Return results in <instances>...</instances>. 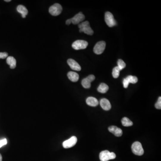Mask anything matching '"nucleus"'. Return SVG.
<instances>
[{
	"label": "nucleus",
	"instance_id": "20",
	"mask_svg": "<svg viewBox=\"0 0 161 161\" xmlns=\"http://www.w3.org/2000/svg\"><path fill=\"white\" fill-rule=\"evenodd\" d=\"M122 125L125 127H129L133 125V123L129 118L127 117H124L121 120Z\"/></svg>",
	"mask_w": 161,
	"mask_h": 161
},
{
	"label": "nucleus",
	"instance_id": "21",
	"mask_svg": "<svg viewBox=\"0 0 161 161\" xmlns=\"http://www.w3.org/2000/svg\"><path fill=\"white\" fill-rule=\"evenodd\" d=\"M121 69L119 68L118 66L115 67L112 70V76L114 78H118L120 75V72L121 71Z\"/></svg>",
	"mask_w": 161,
	"mask_h": 161
},
{
	"label": "nucleus",
	"instance_id": "12",
	"mask_svg": "<svg viewBox=\"0 0 161 161\" xmlns=\"http://www.w3.org/2000/svg\"><path fill=\"white\" fill-rule=\"evenodd\" d=\"M67 63L68 65L73 70L77 71H79L81 70V67L80 66V65L74 60L69 59L68 60Z\"/></svg>",
	"mask_w": 161,
	"mask_h": 161
},
{
	"label": "nucleus",
	"instance_id": "27",
	"mask_svg": "<svg viewBox=\"0 0 161 161\" xmlns=\"http://www.w3.org/2000/svg\"><path fill=\"white\" fill-rule=\"evenodd\" d=\"M2 156H1V154H0V161H2Z\"/></svg>",
	"mask_w": 161,
	"mask_h": 161
},
{
	"label": "nucleus",
	"instance_id": "3",
	"mask_svg": "<svg viewBox=\"0 0 161 161\" xmlns=\"http://www.w3.org/2000/svg\"><path fill=\"white\" fill-rule=\"evenodd\" d=\"M132 150L133 154L138 156L142 155L144 153L142 145L139 141H136L133 143L132 146Z\"/></svg>",
	"mask_w": 161,
	"mask_h": 161
},
{
	"label": "nucleus",
	"instance_id": "18",
	"mask_svg": "<svg viewBox=\"0 0 161 161\" xmlns=\"http://www.w3.org/2000/svg\"><path fill=\"white\" fill-rule=\"evenodd\" d=\"M7 62L8 65L10 66V68L14 69L16 66V60L13 57H8L7 58Z\"/></svg>",
	"mask_w": 161,
	"mask_h": 161
},
{
	"label": "nucleus",
	"instance_id": "23",
	"mask_svg": "<svg viewBox=\"0 0 161 161\" xmlns=\"http://www.w3.org/2000/svg\"><path fill=\"white\" fill-rule=\"evenodd\" d=\"M155 107L157 109H161V97H159L158 98L157 102L155 104Z\"/></svg>",
	"mask_w": 161,
	"mask_h": 161
},
{
	"label": "nucleus",
	"instance_id": "24",
	"mask_svg": "<svg viewBox=\"0 0 161 161\" xmlns=\"http://www.w3.org/2000/svg\"><path fill=\"white\" fill-rule=\"evenodd\" d=\"M7 139L5 138L0 140V148L7 145Z\"/></svg>",
	"mask_w": 161,
	"mask_h": 161
},
{
	"label": "nucleus",
	"instance_id": "16",
	"mask_svg": "<svg viewBox=\"0 0 161 161\" xmlns=\"http://www.w3.org/2000/svg\"><path fill=\"white\" fill-rule=\"evenodd\" d=\"M17 10L18 13L22 15L23 18H25L26 16L28 14V10L23 5H19L17 8Z\"/></svg>",
	"mask_w": 161,
	"mask_h": 161
},
{
	"label": "nucleus",
	"instance_id": "5",
	"mask_svg": "<svg viewBox=\"0 0 161 161\" xmlns=\"http://www.w3.org/2000/svg\"><path fill=\"white\" fill-rule=\"evenodd\" d=\"M88 45L87 42L82 40H77L73 43L72 48L75 50L84 49H86Z\"/></svg>",
	"mask_w": 161,
	"mask_h": 161
},
{
	"label": "nucleus",
	"instance_id": "22",
	"mask_svg": "<svg viewBox=\"0 0 161 161\" xmlns=\"http://www.w3.org/2000/svg\"><path fill=\"white\" fill-rule=\"evenodd\" d=\"M117 65H118V67L121 69V70H122L126 67V64H125V62L121 59H119L118 60Z\"/></svg>",
	"mask_w": 161,
	"mask_h": 161
},
{
	"label": "nucleus",
	"instance_id": "19",
	"mask_svg": "<svg viewBox=\"0 0 161 161\" xmlns=\"http://www.w3.org/2000/svg\"><path fill=\"white\" fill-rule=\"evenodd\" d=\"M109 89V87L107 84L104 83H101L99 85V87L98 88V91L100 93H106Z\"/></svg>",
	"mask_w": 161,
	"mask_h": 161
},
{
	"label": "nucleus",
	"instance_id": "11",
	"mask_svg": "<svg viewBox=\"0 0 161 161\" xmlns=\"http://www.w3.org/2000/svg\"><path fill=\"white\" fill-rule=\"evenodd\" d=\"M85 15L82 12L76 14L73 18H71V22L74 25L78 24L85 19Z\"/></svg>",
	"mask_w": 161,
	"mask_h": 161
},
{
	"label": "nucleus",
	"instance_id": "28",
	"mask_svg": "<svg viewBox=\"0 0 161 161\" xmlns=\"http://www.w3.org/2000/svg\"><path fill=\"white\" fill-rule=\"evenodd\" d=\"M5 1H6V2H10V1H10V0H8V1L5 0Z\"/></svg>",
	"mask_w": 161,
	"mask_h": 161
},
{
	"label": "nucleus",
	"instance_id": "14",
	"mask_svg": "<svg viewBox=\"0 0 161 161\" xmlns=\"http://www.w3.org/2000/svg\"><path fill=\"white\" fill-rule=\"evenodd\" d=\"M100 104L102 108L105 111H109L112 107L110 101L107 99H101Z\"/></svg>",
	"mask_w": 161,
	"mask_h": 161
},
{
	"label": "nucleus",
	"instance_id": "26",
	"mask_svg": "<svg viewBox=\"0 0 161 161\" xmlns=\"http://www.w3.org/2000/svg\"><path fill=\"white\" fill-rule=\"evenodd\" d=\"M71 23H72V22H71V19H68V20L66 21V24L67 25H69Z\"/></svg>",
	"mask_w": 161,
	"mask_h": 161
},
{
	"label": "nucleus",
	"instance_id": "15",
	"mask_svg": "<svg viewBox=\"0 0 161 161\" xmlns=\"http://www.w3.org/2000/svg\"><path fill=\"white\" fill-rule=\"evenodd\" d=\"M67 76L68 79L73 82H76L79 79V75L75 72L70 71L68 73Z\"/></svg>",
	"mask_w": 161,
	"mask_h": 161
},
{
	"label": "nucleus",
	"instance_id": "17",
	"mask_svg": "<svg viewBox=\"0 0 161 161\" xmlns=\"http://www.w3.org/2000/svg\"><path fill=\"white\" fill-rule=\"evenodd\" d=\"M87 104L90 106L96 107L99 105V101L93 97H89L86 100Z\"/></svg>",
	"mask_w": 161,
	"mask_h": 161
},
{
	"label": "nucleus",
	"instance_id": "13",
	"mask_svg": "<svg viewBox=\"0 0 161 161\" xmlns=\"http://www.w3.org/2000/svg\"><path fill=\"white\" fill-rule=\"evenodd\" d=\"M108 130L116 137H121L123 134L122 130L116 126H110L108 128Z\"/></svg>",
	"mask_w": 161,
	"mask_h": 161
},
{
	"label": "nucleus",
	"instance_id": "7",
	"mask_svg": "<svg viewBox=\"0 0 161 161\" xmlns=\"http://www.w3.org/2000/svg\"><path fill=\"white\" fill-rule=\"evenodd\" d=\"M106 47V43L104 41L99 42L94 48V51L96 54L100 55L102 54Z\"/></svg>",
	"mask_w": 161,
	"mask_h": 161
},
{
	"label": "nucleus",
	"instance_id": "9",
	"mask_svg": "<svg viewBox=\"0 0 161 161\" xmlns=\"http://www.w3.org/2000/svg\"><path fill=\"white\" fill-rule=\"evenodd\" d=\"M77 141V138L75 136H73L69 139L65 140L63 142V147L65 149H68L72 147L76 144Z\"/></svg>",
	"mask_w": 161,
	"mask_h": 161
},
{
	"label": "nucleus",
	"instance_id": "6",
	"mask_svg": "<svg viewBox=\"0 0 161 161\" xmlns=\"http://www.w3.org/2000/svg\"><path fill=\"white\" fill-rule=\"evenodd\" d=\"M105 21L107 25L112 27L116 25V22L112 14L110 12H107L105 15Z\"/></svg>",
	"mask_w": 161,
	"mask_h": 161
},
{
	"label": "nucleus",
	"instance_id": "1",
	"mask_svg": "<svg viewBox=\"0 0 161 161\" xmlns=\"http://www.w3.org/2000/svg\"><path fill=\"white\" fill-rule=\"evenodd\" d=\"M78 27L80 29L79 32H83L86 34L90 35H93L94 34V32L90 27L89 22L88 21H85L83 23H82L81 24H79Z\"/></svg>",
	"mask_w": 161,
	"mask_h": 161
},
{
	"label": "nucleus",
	"instance_id": "25",
	"mask_svg": "<svg viewBox=\"0 0 161 161\" xmlns=\"http://www.w3.org/2000/svg\"><path fill=\"white\" fill-rule=\"evenodd\" d=\"M8 57V54L7 52H0V59H5Z\"/></svg>",
	"mask_w": 161,
	"mask_h": 161
},
{
	"label": "nucleus",
	"instance_id": "4",
	"mask_svg": "<svg viewBox=\"0 0 161 161\" xmlns=\"http://www.w3.org/2000/svg\"><path fill=\"white\" fill-rule=\"evenodd\" d=\"M62 7L60 4L56 3L51 6L49 9V12L51 15L57 16L61 14Z\"/></svg>",
	"mask_w": 161,
	"mask_h": 161
},
{
	"label": "nucleus",
	"instance_id": "2",
	"mask_svg": "<svg viewBox=\"0 0 161 161\" xmlns=\"http://www.w3.org/2000/svg\"><path fill=\"white\" fill-rule=\"evenodd\" d=\"M115 154L113 152H109L108 150H104L99 154V158L101 161H108L115 159Z\"/></svg>",
	"mask_w": 161,
	"mask_h": 161
},
{
	"label": "nucleus",
	"instance_id": "10",
	"mask_svg": "<svg viewBox=\"0 0 161 161\" xmlns=\"http://www.w3.org/2000/svg\"><path fill=\"white\" fill-rule=\"evenodd\" d=\"M96 77L93 75H90L82 80V85L83 87L89 89L91 87V82L95 80Z\"/></svg>",
	"mask_w": 161,
	"mask_h": 161
},
{
	"label": "nucleus",
	"instance_id": "8",
	"mask_svg": "<svg viewBox=\"0 0 161 161\" xmlns=\"http://www.w3.org/2000/svg\"><path fill=\"white\" fill-rule=\"evenodd\" d=\"M138 81V78L137 76L129 75L124 78L123 80V86L125 88H127L129 83L135 84Z\"/></svg>",
	"mask_w": 161,
	"mask_h": 161
}]
</instances>
